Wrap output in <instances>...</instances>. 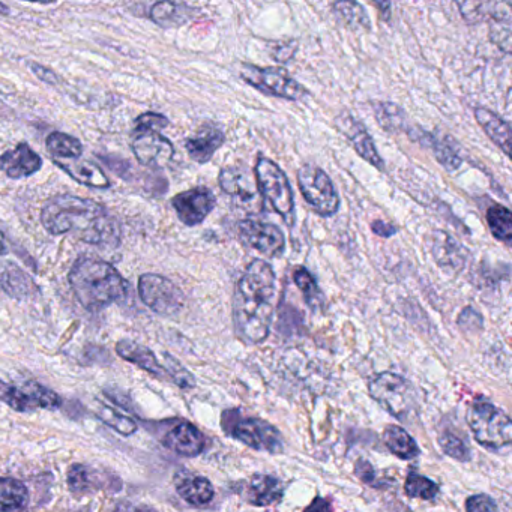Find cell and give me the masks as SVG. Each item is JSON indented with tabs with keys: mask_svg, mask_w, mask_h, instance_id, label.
<instances>
[{
	"mask_svg": "<svg viewBox=\"0 0 512 512\" xmlns=\"http://www.w3.org/2000/svg\"><path fill=\"white\" fill-rule=\"evenodd\" d=\"M41 224L53 236L73 233L92 245H118L121 229L106 206L92 199L58 194L41 209Z\"/></svg>",
	"mask_w": 512,
	"mask_h": 512,
	"instance_id": "obj_1",
	"label": "cell"
},
{
	"mask_svg": "<svg viewBox=\"0 0 512 512\" xmlns=\"http://www.w3.org/2000/svg\"><path fill=\"white\" fill-rule=\"evenodd\" d=\"M275 296L274 269L265 260H253L238 281L233 299V322L242 341L259 344L266 340L274 317Z\"/></svg>",
	"mask_w": 512,
	"mask_h": 512,
	"instance_id": "obj_2",
	"label": "cell"
},
{
	"mask_svg": "<svg viewBox=\"0 0 512 512\" xmlns=\"http://www.w3.org/2000/svg\"><path fill=\"white\" fill-rule=\"evenodd\" d=\"M68 283L77 301L91 311L103 310L128 293L127 280L118 269L97 257H79L68 274Z\"/></svg>",
	"mask_w": 512,
	"mask_h": 512,
	"instance_id": "obj_3",
	"label": "cell"
},
{
	"mask_svg": "<svg viewBox=\"0 0 512 512\" xmlns=\"http://www.w3.org/2000/svg\"><path fill=\"white\" fill-rule=\"evenodd\" d=\"M467 422L484 448L500 451L512 440V422L505 412L485 398H476L467 410Z\"/></svg>",
	"mask_w": 512,
	"mask_h": 512,
	"instance_id": "obj_4",
	"label": "cell"
},
{
	"mask_svg": "<svg viewBox=\"0 0 512 512\" xmlns=\"http://www.w3.org/2000/svg\"><path fill=\"white\" fill-rule=\"evenodd\" d=\"M257 190L275 212L283 217L289 226L295 223V200L289 179L283 170L265 157H259L256 164Z\"/></svg>",
	"mask_w": 512,
	"mask_h": 512,
	"instance_id": "obj_5",
	"label": "cell"
},
{
	"mask_svg": "<svg viewBox=\"0 0 512 512\" xmlns=\"http://www.w3.org/2000/svg\"><path fill=\"white\" fill-rule=\"evenodd\" d=\"M371 397L395 418L403 419L415 403L412 386L398 374L380 373L368 382Z\"/></svg>",
	"mask_w": 512,
	"mask_h": 512,
	"instance_id": "obj_6",
	"label": "cell"
},
{
	"mask_svg": "<svg viewBox=\"0 0 512 512\" xmlns=\"http://www.w3.org/2000/svg\"><path fill=\"white\" fill-rule=\"evenodd\" d=\"M299 190L308 205L322 215L332 217L340 208V197L329 176L316 166H302L298 172Z\"/></svg>",
	"mask_w": 512,
	"mask_h": 512,
	"instance_id": "obj_7",
	"label": "cell"
},
{
	"mask_svg": "<svg viewBox=\"0 0 512 512\" xmlns=\"http://www.w3.org/2000/svg\"><path fill=\"white\" fill-rule=\"evenodd\" d=\"M241 77L248 85L272 97L286 98L298 101L307 95V91L283 68H260L254 65H244Z\"/></svg>",
	"mask_w": 512,
	"mask_h": 512,
	"instance_id": "obj_8",
	"label": "cell"
},
{
	"mask_svg": "<svg viewBox=\"0 0 512 512\" xmlns=\"http://www.w3.org/2000/svg\"><path fill=\"white\" fill-rule=\"evenodd\" d=\"M139 296L143 304L161 316H175L184 307V293L163 275H142L139 278Z\"/></svg>",
	"mask_w": 512,
	"mask_h": 512,
	"instance_id": "obj_9",
	"label": "cell"
},
{
	"mask_svg": "<svg viewBox=\"0 0 512 512\" xmlns=\"http://www.w3.org/2000/svg\"><path fill=\"white\" fill-rule=\"evenodd\" d=\"M0 400L20 413H31L38 409L56 410L62 406L61 397L52 389L35 380L20 386H0Z\"/></svg>",
	"mask_w": 512,
	"mask_h": 512,
	"instance_id": "obj_10",
	"label": "cell"
},
{
	"mask_svg": "<svg viewBox=\"0 0 512 512\" xmlns=\"http://www.w3.org/2000/svg\"><path fill=\"white\" fill-rule=\"evenodd\" d=\"M131 149L142 166L149 169H163L175 155L173 143L160 131L134 128Z\"/></svg>",
	"mask_w": 512,
	"mask_h": 512,
	"instance_id": "obj_11",
	"label": "cell"
},
{
	"mask_svg": "<svg viewBox=\"0 0 512 512\" xmlns=\"http://www.w3.org/2000/svg\"><path fill=\"white\" fill-rule=\"evenodd\" d=\"M232 434L256 451L280 452L283 449V437L280 431L260 418L239 419L232 427Z\"/></svg>",
	"mask_w": 512,
	"mask_h": 512,
	"instance_id": "obj_12",
	"label": "cell"
},
{
	"mask_svg": "<svg viewBox=\"0 0 512 512\" xmlns=\"http://www.w3.org/2000/svg\"><path fill=\"white\" fill-rule=\"evenodd\" d=\"M239 236L248 247L260 251L265 256H278L286 247L284 233L274 224L257 220H244L238 224Z\"/></svg>",
	"mask_w": 512,
	"mask_h": 512,
	"instance_id": "obj_13",
	"label": "cell"
},
{
	"mask_svg": "<svg viewBox=\"0 0 512 512\" xmlns=\"http://www.w3.org/2000/svg\"><path fill=\"white\" fill-rule=\"evenodd\" d=\"M217 205L214 193L209 188L197 187L173 197L172 206L179 220L188 227L203 223Z\"/></svg>",
	"mask_w": 512,
	"mask_h": 512,
	"instance_id": "obj_14",
	"label": "cell"
},
{
	"mask_svg": "<svg viewBox=\"0 0 512 512\" xmlns=\"http://www.w3.org/2000/svg\"><path fill=\"white\" fill-rule=\"evenodd\" d=\"M338 130L352 142L353 148L356 149L359 155L364 158L365 161L376 167V169H385V163L380 158L379 152H377L376 146H374L373 137L368 134L367 128L358 119L353 116L347 115V113H341L337 119H335Z\"/></svg>",
	"mask_w": 512,
	"mask_h": 512,
	"instance_id": "obj_15",
	"label": "cell"
},
{
	"mask_svg": "<svg viewBox=\"0 0 512 512\" xmlns=\"http://www.w3.org/2000/svg\"><path fill=\"white\" fill-rule=\"evenodd\" d=\"M43 158L28 145L20 143L16 148L0 155V170L10 179H23L40 172Z\"/></svg>",
	"mask_w": 512,
	"mask_h": 512,
	"instance_id": "obj_16",
	"label": "cell"
},
{
	"mask_svg": "<svg viewBox=\"0 0 512 512\" xmlns=\"http://www.w3.org/2000/svg\"><path fill=\"white\" fill-rule=\"evenodd\" d=\"M430 242L431 256L436 260L437 265L452 271H461L466 266L470 257L469 251L457 239L446 232L436 230L431 233Z\"/></svg>",
	"mask_w": 512,
	"mask_h": 512,
	"instance_id": "obj_17",
	"label": "cell"
},
{
	"mask_svg": "<svg viewBox=\"0 0 512 512\" xmlns=\"http://www.w3.org/2000/svg\"><path fill=\"white\" fill-rule=\"evenodd\" d=\"M163 445L182 457H196L205 449L206 439L199 428L190 422H181L164 436Z\"/></svg>",
	"mask_w": 512,
	"mask_h": 512,
	"instance_id": "obj_18",
	"label": "cell"
},
{
	"mask_svg": "<svg viewBox=\"0 0 512 512\" xmlns=\"http://www.w3.org/2000/svg\"><path fill=\"white\" fill-rule=\"evenodd\" d=\"M224 140L226 137L221 128L214 124H206L197 131L196 136L185 142V149L196 163L205 164L212 160L215 152L223 146Z\"/></svg>",
	"mask_w": 512,
	"mask_h": 512,
	"instance_id": "obj_19",
	"label": "cell"
},
{
	"mask_svg": "<svg viewBox=\"0 0 512 512\" xmlns=\"http://www.w3.org/2000/svg\"><path fill=\"white\" fill-rule=\"evenodd\" d=\"M0 289L10 298L23 301L38 292L37 284L19 265L0 260Z\"/></svg>",
	"mask_w": 512,
	"mask_h": 512,
	"instance_id": "obj_20",
	"label": "cell"
},
{
	"mask_svg": "<svg viewBox=\"0 0 512 512\" xmlns=\"http://www.w3.org/2000/svg\"><path fill=\"white\" fill-rule=\"evenodd\" d=\"M218 182H220L221 190L224 193L242 203L253 202L259 193L257 182L254 181L253 176L241 167H226L221 170Z\"/></svg>",
	"mask_w": 512,
	"mask_h": 512,
	"instance_id": "obj_21",
	"label": "cell"
},
{
	"mask_svg": "<svg viewBox=\"0 0 512 512\" xmlns=\"http://www.w3.org/2000/svg\"><path fill=\"white\" fill-rule=\"evenodd\" d=\"M284 487L280 479L271 475H254L242 488V496L254 506H269L283 497Z\"/></svg>",
	"mask_w": 512,
	"mask_h": 512,
	"instance_id": "obj_22",
	"label": "cell"
},
{
	"mask_svg": "<svg viewBox=\"0 0 512 512\" xmlns=\"http://www.w3.org/2000/svg\"><path fill=\"white\" fill-rule=\"evenodd\" d=\"M179 496L193 506H205L214 499V487L205 476L191 472H179L175 478Z\"/></svg>",
	"mask_w": 512,
	"mask_h": 512,
	"instance_id": "obj_23",
	"label": "cell"
},
{
	"mask_svg": "<svg viewBox=\"0 0 512 512\" xmlns=\"http://www.w3.org/2000/svg\"><path fill=\"white\" fill-rule=\"evenodd\" d=\"M461 16L470 25L481 22H512L508 2H458Z\"/></svg>",
	"mask_w": 512,
	"mask_h": 512,
	"instance_id": "obj_24",
	"label": "cell"
},
{
	"mask_svg": "<svg viewBox=\"0 0 512 512\" xmlns=\"http://www.w3.org/2000/svg\"><path fill=\"white\" fill-rule=\"evenodd\" d=\"M55 164L61 167L74 181L86 185V187L100 188V190L112 187V182L107 178L106 173L101 170L98 164L92 163V161L77 158L73 161L55 160Z\"/></svg>",
	"mask_w": 512,
	"mask_h": 512,
	"instance_id": "obj_25",
	"label": "cell"
},
{
	"mask_svg": "<svg viewBox=\"0 0 512 512\" xmlns=\"http://www.w3.org/2000/svg\"><path fill=\"white\" fill-rule=\"evenodd\" d=\"M116 353L125 361L137 365L142 370L154 374V376H167L166 368L158 362L157 356L149 347L133 340H121L116 344Z\"/></svg>",
	"mask_w": 512,
	"mask_h": 512,
	"instance_id": "obj_26",
	"label": "cell"
},
{
	"mask_svg": "<svg viewBox=\"0 0 512 512\" xmlns=\"http://www.w3.org/2000/svg\"><path fill=\"white\" fill-rule=\"evenodd\" d=\"M475 118L485 134L490 137L491 142L499 146L506 157H511V128L508 122L484 107L475 110Z\"/></svg>",
	"mask_w": 512,
	"mask_h": 512,
	"instance_id": "obj_27",
	"label": "cell"
},
{
	"mask_svg": "<svg viewBox=\"0 0 512 512\" xmlns=\"http://www.w3.org/2000/svg\"><path fill=\"white\" fill-rule=\"evenodd\" d=\"M196 10L185 4L175 2H158L152 5L149 17L161 28H178L193 19Z\"/></svg>",
	"mask_w": 512,
	"mask_h": 512,
	"instance_id": "obj_28",
	"label": "cell"
},
{
	"mask_svg": "<svg viewBox=\"0 0 512 512\" xmlns=\"http://www.w3.org/2000/svg\"><path fill=\"white\" fill-rule=\"evenodd\" d=\"M28 487L16 478H0V512H22L28 505Z\"/></svg>",
	"mask_w": 512,
	"mask_h": 512,
	"instance_id": "obj_29",
	"label": "cell"
},
{
	"mask_svg": "<svg viewBox=\"0 0 512 512\" xmlns=\"http://www.w3.org/2000/svg\"><path fill=\"white\" fill-rule=\"evenodd\" d=\"M383 442L386 448L400 460H413L419 455L418 445L404 428L395 427V425L386 428L383 433Z\"/></svg>",
	"mask_w": 512,
	"mask_h": 512,
	"instance_id": "obj_30",
	"label": "cell"
},
{
	"mask_svg": "<svg viewBox=\"0 0 512 512\" xmlns=\"http://www.w3.org/2000/svg\"><path fill=\"white\" fill-rule=\"evenodd\" d=\"M47 151L55 157V160H58V158L77 160V158L82 157L83 145L76 137L55 131L47 137Z\"/></svg>",
	"mask_w": 512,
	"mask_h": 512,
	"instance_id": "obj_31",
	"label": "cell"
},
{
	"mask_svg": "<svg viewBox=\"0 0 512 512\" xmlns=\"http://www.w3.org/2000/svg\"><path fill=\"white\" fill-rule=\"evenodd\" d=\"M487 223L497 241L509 245L512 241V214L502 205H491L487 209Z\"/></svg>",
	"mask_w": 512,
	"mask_h": 512,
	"instance_id": "obj_32",
	"label": "cell"
},
{
	"mask_svg": "<svg viewBox=\"0 0 512 512\" xmlns=\"http://www.w3.org/2000/svg\"><path fill=\"white\" fill-rule=\"evenodd\" d=\"M377 124L388 133H400L406 130V115L400 107L392 103H377L374 107Z\"/></svg>",
	"mask_w": 512,
	"mask_h": 512,
	"instance_id": "obj_33",
	"label": "cell"
},
{
	"mask_svg": "<svg viewBox=\"0 0 512 512\" xmlns=\"http://www.w3.org/2000/svg\"><path fill=\"white\" fill-rule=\"evenodd\" d=\"M335 16L350 29H370V19L364 8L356 2H337L334 4Z\"/></svg>",
	"mask_w": 512,
	"mask_h": 512,
	"instance_id": "obj_34",
	"label": "cell"
},
{
	"mask_svg": "<svg viewBox=\"0 0 512 512\" xmlns=\"http://www.w3.org/2000/svg\"><path fill=\"white\" fill-rule=\"evenodd\" d=\"M95 413H97L98 418H100L104 424L109 425V427L118 431L122 436H131V434L136 433L137 428H139L133 419L122 415L118 410L112 409V407L106 406V404H101L100 401L95 404Z\"/></svg>",
	"mask_w": 512,
	"mask_h": 512,
	"instance_id": "obj_35",
	"label": "cell"
},
{
	"mask_svg": "<svg viewBox=\"0 0 512 512\" xmlns=\"http://www.w3.org/2000/svg\"><path fill=\"white\" fill-rule=\"evenodd\" d=\"M404 491L412 499L433 500L439 494V487L436 482L431 481L427 476L412 473L407 476Z\"/></svg>",
	"mask_w": 512,
	"mask_h": 512,
	"instance_id": "obj_36",
	"label": "cell"
},
{
	"mask_svg": "<svg viewBox=\"0 0 512 512\" xmlns=\"http://www.w3.org/2000/svg\"><path fill=\"white\" fill-rule=\"evenodd\" d=\"M425 139L430 143L437 161H439L448 172H455V170L460 169L463 160L458 157L457 152H455V149L452 148L451 145H446L445 142L437 139V137L430 136V134H425Z\"/></svg>",
	"mask_w": 512,
	"mask_h": 512,
	"instance_id": "obj_37",
	"label": "cell"
},
{
	"mask_svg": "<svg viewBox=\"0 0 512 512\" xmlns=\"http://www.w3.org/2000/svg\"><path fill=\"white\" fill-rule=\"evenodd\" d=\"M293 280H295L296 286L301 289V292L304 293L305 301H307L308 304L313 305V307L322 304V292H320L319 287H317L313 275H311L307 269H296L295 274H293Z\"/></svg>",
	"mask_w": 512,
	"mask_h": 512,
	"instance_id": "obj_38",
	"label": "cell"
},
{
	"mask_svg": "<svg viewBox=\"0 0 512 512\" xmlns=\"http://www.w3.org/2000/svg\"><path fill=\"white\" fill-rule=\"evenodd\" d=\"M440 446H442L443 451H445L446 455L449 457L455 458L458 461H469L470 460V451L467 448L466 443L460 439V437L455 436L452 433L442 434L439 440Z\"/></svg>",
	"mask_w": 512,
	"mask_h": 512,
	"instance_id": "obj_39",
	"label": "cell"
},
{
	"mask_svg": "<svg viewBox=\"0 0 512 512\" xmlns=\"http://www.w3.org/2000/svg\"><path fill=\"white\" fill-rule=\"evenodd\" d=\"M166 373L172 377L173 382L182 389H191L196 386V380H194L193 374L190 371L185 370L181 364L172 356L166 355Z\"/></svg>",
	"mask_w": 512,
	"mask_h": 512,
	"instance_id": "obj_40",
	"label": "cell"
},
{
	"mask_svg": "<svg viewBox=\"0 0 512 512\" xmlns=\"http://www.w3.org/2000/svg\"><path fill=\"white\" fill-rule=\"evenodd\" d=\"M67 479L73 493H85L91 485V475L85 464H73L68 470Z\"/></svg>",
	"mask_w": 512,
	"mask_h": 512,
	"instance_id": "obj_41",
	"label": "cell"
},
{
	"mask_svg": "<svg viewBox=\"0 0 512 512\" xmlns=\"http://www.w3.org/2000/svg\"><path fill=\"white\" fill-rule=\"evenodd\" d=\"M490 37L494 44L509 53L511 50V22H494L491 25Z\"/></svg>",
	"mask_w": 512,
	"mask_h": 512,
	"instance_id": "obj_42",
	"label": "cell"
},
{
	"mask_svg": "<svg viewBox=\"0 0 512 512\" xmlns=\"http://www.w3.org/2000/svg\"><path fill=\"white\" fill-rule=\"evenodd\" d=\"M169 127V119L160 113L148 112L140 115L136 119V128H145V130L161 131Z\"/></svg>",
	"mask_w": 512,
	"mask_h": 512,
	"instance_id": "obj_43",
	"label": "cell"
},
{
	"mask_svg": "<svg viewBox=\"0 0 512 512\" xmlns=\"http://www.w3.org/2000/svg\"><path fill=\"white\" fill-rule=\"evenodd\" d=\"M467 512H499L496 502L487 494H476L466 500Z\"/></svg>",
	"mask_w": 512,
	"mask_h": 512,
	"instance_id": "obj_44",
	"label": "cell"
},
{
	"mask_svg": "<svg viewBox=\"0 0 512 512\" xmlns=\"http://www.w3.org/2000/svg\"><path fill=\"white\" fill-rule=\"evenodd\" d=\"M458 326L467 332L479 331L482 328V316L472 307L464 308L458 317Z\"/></svg>",
	"mask_w": 512,
	"mask_h": 512,
	"instance_id": "obj_45",
	"label": "cell"
},
{
	"mask_svg": "<svg viewBox=\"0 0 512 512\" xmlns=\"http://www.w3.org/2000/svg\"><path fill=\"white\" fill-rule=\"evenodd\" d=\"M371 230H373L377 236H380V238H391L392 235L397 233V230H395L392 224L385 223V221L382 220L374 221V223L371 224Z\"/></svg>",
	"mask_w": 512,
	"mask_h": 512,
	"instance_id": "obj_46",
	"label": "cell"
},
{
	"mask_svg": "<svg viewBox=\"0 0 512 512\" xmlns=\"http://www.w3.org/2000/svg\"><path fill=\"white\" fill-rule=\"evenodd\" d=\"M304 512H332V503L325 497H316Z\"/></svg>",
	"mask_w": 512,
	"mask_h": 512,
	"instance_id": "obj_47",
	"label": "cell"
},
{
	"mask_svg": "<svg viewBox=\"0 0 512 512\" xmlns=\"http://www.w3.org/2000/svg\"><path fill=\"white\" fill-rule=\"evenodd\" d=\"M356 475L359 476V478L362 479L364 482H371L374 478V470L373 467H371L370 463H367V461L361 460L358 464H356L355 467Z\"/></svg>",
	"mask_w": 512,
	"mask_h": 512,
	"instance_id": "obj_48",
	"label": "cell"
},
{
	"mask_svg": "<svg viewBox=\"0 0 512 512\" xmlns=\"http://www.w3.org/2000/svg\"><path fill=\"white\" fill-rule=\"evenodd\" d=\"M32 71H34L35 76L40 77L43 82L49 83V85H55L56 82V74L53 71L47 70L43 65L31 64Z\"/></svg>",
	"mask_w": 512,
	"mask_h": 512,
	"instance_id": "obj_49",
	"label": "cell"
},
{
	"mask_svg": "<svg viewBox=\"0 0 512 512\" xmlns=\"http://www.w3.org/2000/svg\"><path fill=\"white\" fill-rule=\"evenodd\" d=\"M5 254H8V242L4 233L0 232V256H5Z\"/></svg>",
	"mask_w": 512,
	"mask_h": 512,
	"instance_id": "obj_50",
	"label": "cell"
}]
</instances>
